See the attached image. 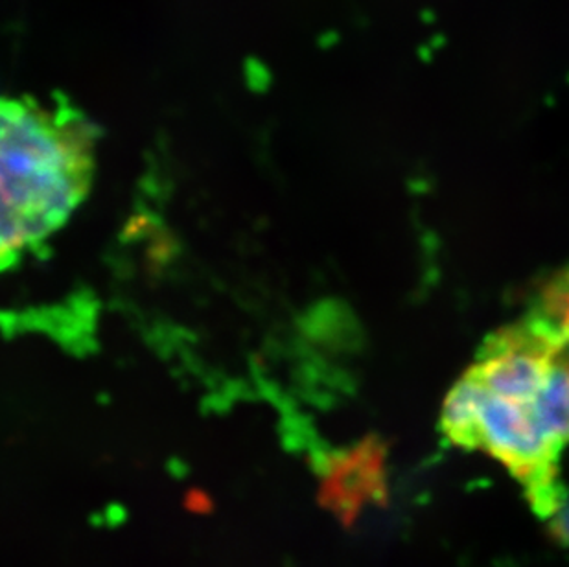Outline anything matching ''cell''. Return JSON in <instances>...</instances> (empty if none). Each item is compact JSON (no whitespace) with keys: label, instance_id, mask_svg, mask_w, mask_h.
Returning a JSON list of instances; mask_svg holds the SVG:
<instances>
[{"label":"cell","instance_id":"1","mask_svg":"<svg viewBox=\"0 0 569 567\" xmlns=\"http://www.w3.org/2000/svg\"><path fill=\"white\" fill-rule=\"evenodd\" d=\"M97 129L78 109L47 108L32 97L4 98L0 108L2 269L43 246L69 221L94 173Z\"/></svg>","mask_w":569,"mask_h":567},{"label":"cell","instance_id":"2","mask_svg":"<svg viewBox=\"0 0 569 567\" xmlns=\"http://www.w3.org/2000/svg\"><path fill=\"white\" fill-rule=\"evenodd\" d=\"M386 493V448L377 437L336 451L322 462L319 499L343 525L355 524L369 505L381 504Z\"/></svg>","mask_w":569,"mask_h":567},{"label":"cell","instance_id":"3","mask_svg":"<svg viewBox=\"0 0 569 567\" xmlns=\"http://www.w3.org/2000/svg\"><path fill=\"white\" fill-rule=\"evenodd\" d=\"M483 398V384L473 375L472 369L468 370L448 392L442 406L441 426L446 439L467 450H476L479 411Z\"/></svg>","mask_w":569,"mask_h":567},{"label":"cell","instance_id":"4","mask_svg":"<svg viewBox=\"0 0 569 567\" xmlns=\"http://www.w3.org/2000/svg\"><path fill=\"white\" fill-rule=\"evenodd\" d=\"M526 319L553 339L562 350L569 348V266L543 284Z\"/></svg>","mask_w":569,"mask_h":567},{"label":"cell","instance_id":"5","mask_svg":"<svg viewBox=\"0 0 569 567\" xmlns=\"http://www.w3.org/2000/svg\"><path fill=\"white\" fill-rule=\"evenodd\" d=\"M543 429L559 445L569 442V359H560L535 400Z\"/></svg>","mask_w":569,"mask_h":567},{"label":"cell","instance_id":"6","mask_svg":"<svg viewBox=\"0 0 569 567\" xmlns=\"http://www.w3.org/2000/svg\"><path fill=\"white\" fill-rule=\"evenodd\" d=\"M553 533L562 544L569 546V501H566L565 507L555 514Z\"/></svg>","mask_w":569,"mask_h":567}]
</instances>
